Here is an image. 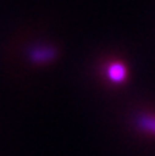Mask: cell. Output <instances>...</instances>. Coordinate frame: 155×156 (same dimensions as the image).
Masks as SVG:
<instances>
[{
	"label": "cell",
	"instance_id": "2",
	"mask_svg": "<svg viewBox=\"0 0 155 156\" xmlns=\"http://www.w3.org/2000/svg\"><path fill=\"white\" fill-rule=\"evenodd\" d=\"M30 58L36 63L49 62V60H52L55 58V51L52 48H49V47H38V48H34L32 51Z\"/></svg>",
	"mask_w": 155,
	"mask_h": 156
},
{
	"label": "cell",
	"instance_id": "1",
	"mask_svg": "<svg viewBox=\"0 0 155 156\" xmlns=\"http://www.w3.org/2000/svg\"><path fill=\"white\" fill-rule=\"evenodd\" d=\"M106 77L113 83H122L128 78V69L121 62H113L106 70Z\"/></svg>",
	"mask_w": 155,
	"mask_h": 156
},
{
	"label": "cell",
	"instance_id": "3",
	"mask_svg": "<svg viewBox=\"0 0 155 156\" xmlns=\"http://www.w3.org/2000/svg\"><path fill=\"white\" fill-rule=\"evenodd\" d=\"M137 126L142 132L147 133V134L155 136V115L153 114H144L137 119Z\"/></svg>",
	"mask_w": 155,
	"mask_h": 156
}]
</instances>
